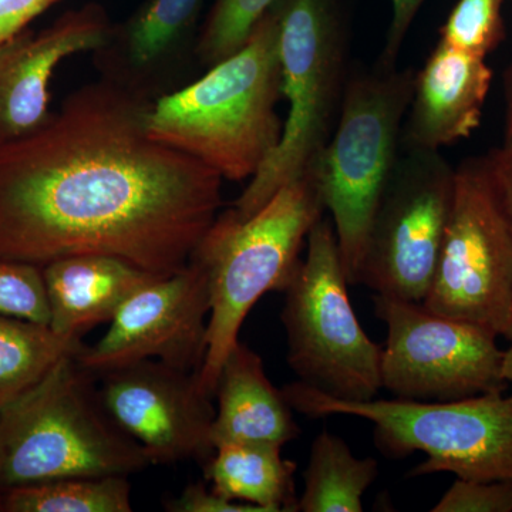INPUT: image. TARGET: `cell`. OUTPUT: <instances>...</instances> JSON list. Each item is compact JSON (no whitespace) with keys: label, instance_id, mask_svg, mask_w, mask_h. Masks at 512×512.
I'll list each match as a JSON object with an SVG mask.
<instances>
[{"label":"cell","instance_id":"cell-1","mask_svg":"<svg viewBox=\"0 0 512 512\" xmlns=\"http://www.w3.org/2000/svg\"><path fill=\"white\" fill-rule=\"evenodd\" d=\"M153 101L100 79L0 144V258L43 268L104 255L183 271L220 214L224 178L148 134Z\"/></svg>","mask_w":512,"mask_h":512},{"label":"cell","instance_id":"cell-7","mask_svg":"<svg viewBox=\"0 0 512 512\" xmlns=\"http://www.w3.org/2000/svg\"><path fill=\"white\" fill-rule=\"evenodd\" d=\"M281 94L289 111L278 146L232 205L248 218L316 163L338 123L345 92V36L335 0H278Z\"/></svg>","mask_w":512,"mask_h":512},{"label":"cell","instance_id":"cell-15","mask_svg":"<svg viewBox=\"0 0 512 512\" xmlns=\"http://www.w3.org/2000/svg\"><path fill=\"white\" fill-rule=\"evenodd\" d=\"M205 0H147L126 22L113 26L94 52L101 79L156 100L190 53L195 55Z\"/></svg>","mask_w":512,"mask_h":512},{"label":"cell","instance_id":"cell-24","mask_svg":"<svg viewBox=\"0 0 512 512\" xmlns=\"http://www.w3.org/2000/svg\"><path fill=\"white\" fill-rule=\"evenodd\" d=\"M505 0H458L441 28V42L485 57L505 39Z\"/></svg>","mask_w":512,"mask_h":512},{"label":"cell","instance_id":"cell-9","mask_svg":"<svg viewBox=\"0 0 512 512\" xmlns=\"http://www.w3.org/2000/svg\"><path fill=\"white\" fill-rule=\"evenodd\" d=\"M423 305L508 339L512 231L483 158L454 170V195L433 282Z\"/></svg>","mask_w":512,"mask_h":512},{"label":"cell","instance_id":"cell-18","mask_svg":"<svg viewBox=\"0 0 512 512\" xmlns=\"http://www.w3.org/2000/svg\"><path fill=\"white\" fill-rule=\"evenodd\" d=\"M214 447L227 441L284 447L299 436L292 407L266 376L264 362L245 343H235L218 377Z\"/></svg>","mask_w":512,"mask_h":512},{"label":"cell","instance_id":"cell-11","mask_svg":"<svg viewBox=\"0 0 512 512\" xmlns=\"http://www.w3.org/2000/svg\"><path fill=\"white\" fill-rule=\"evenodd\" d=\"M454 195L439 151L404 148L370 227L359 284L423 303L433 282Z\"/></svg>","mask_w":512,"mask_h":512},{"label":"cell","instance_id":"cell-19","mask_svg":"<svg viewBox=\"0 0 512 512\" xmlns=\"http://www.w3.org/2000/svg\"><path fill=\"white\" fill-rule=\"evenodd\" d=\"M274 444L227 441L215 446L205 467L212 490L229 500L261 507L265 512L299 511L296 464Z\"/></svg>","mask_w":512,"mask_h":512},{"label":"cell","instance_id":"cell-21","mask_svg":"<svg viewBox=\"0 0 512 512\" xmlns=\"http://www.w3.org/2000/svg\"><path fill=\"white\" fill-rule=\"evenodd\" d=\"M83 346L82 339L59 335L49 325L0 313V409Z\"/></svg>","mask_w":512,"mask_h":512},{"label":"cell","instance_id":"cell-29","mask_svg":"<svg viewBox=\"0 0 512 512\" xmlns=\"http://www.w3.org/2000/svg\"><path fill=\"white\" fill-rule=\"evenodd\" d=\"M57 0H0V46L19 35L28 23Z\"/></svg>","mask_w":512,"mask_h":512},{"label":"cell","instance_id":"cell-32","mask_svg":"<svg viewBox=\"0 0 512 512\" xmlns=\"http://www.w3.org/2000/svg\"><path fill=\"white\" fill-rule=\"evenodd\" d=\"M503 375L508 384H512V342L510 348L505 350Z\"/></svg>","mask_w":512,"mask_h":512},{"label":"cell","instance_id":"cell-23","mask_svg":"<svg viewBox=\"0 0 512 512\" xmlns=\"http://www.w3.org/2000/svg\"><path fill=\"white\" fill-rule=\"evenodd\" d=\"M278 0H215L198 35L195 56L210 67L228 59L248 42L256 25Z\"/></svg>","mask_w":512,"mask_h":512},{"label":"cell","instance_id":"cell-14","mask_svg":"<svg viewBox=\"0 0 512 512\" xmlns=\"http://www.w3.org/2000/svg\"><path fill=\"white\" fill-rule=\"evenodd\" d=\"M113 25L106 10L86 5L39 33H22L0 46V144L39 130L49 113V84L60 62L106 45Z\"/></svg>","mask_w":512,"mask_h":512},{"label":"cell","instance_id":"cell-12","mask_svg":"<svg viewBox=\"0 0 512 512\" xmlns=\"http://www.w3.org/2000/svg\"><path fill=\"white\" fill-rule=\"evenodd\" d=\"M210 286L197 262L158 278L121 305L106 335L83 346L77 362L94 377L140 360L198 372L207 352Z\"/></svg>","mask_w":512,"mask_h":512},{"label":"cell","instance_id":"cell-13","mask_svg":"<svg viewBox=\"0 0 512 512\" xmlns=\"http://www.w3.org/2000/svg\"><path fill=\"white\" fill-rule=\"evenodd\" d=\"M197 373L147 359L97 376L104 410L150 464L208 461L214 454L215 410Z\"/></svg>","mask_w":512,"mask_h":512},{"label":"cell","instance_id":"cell-5","mask_svg":"<svg viewBox=\"0 0 512 512\" xmlns=\"http://www.w3.org/2000/svg\"><path fill=\"white\" fill-rule=\"evenodd\" d=\"M414 82L413 69L379 62L348 77L338 123L311 167L349 285L359 284L370 227L399 161Z\"/></svg>","mask_w":512,"mask_h":512},{"label":"cell","instance_id":"cell-6","mask_svg":"<svg viewBox=\"0 0 512 512\" xmlns=\"http://www.w3.org/2000/svg\"><path fill=\"white\" fill-rule=\"evenodd\" d=\"M292 410L308 417L333 414L369 420L384 456L423 451L412 476L453 473L466 480H512V394H481L450 402L367 400L348 402L302 382L282 389Z\"/></svg>","mask_w":512,"mask_h":512},{"label":"cell","instance_id":"cell-33","mask_svg":"<svg viewBox=\"0 0 512 512\" xmlns=\"http://www.w3.org/2000/svg\"><path fill=\"white\" fill-rule=\"evenodd\" d=\"M507 340H510V342H512V326H511V332H510V335H508V339Z\"/></svg>","mask_w":512,"mask_h":512},{"label":"cell","instance_id":"cell-28","mask_svg":"<svg viewBox=\"0 0 512 512\" xmlns=\"http://www.w3.org/2000/svg\"><path fill=\"white\" fill-rule=\"evenodd\" d=\"M426 0H392L393 18L387 30L386 45L383 47L379 63L386 67H396L397 57L402 50L407 32Z\"/></svg>","mask_w":512,"mask_h":512},{"label":"cell","instance_id":"cell-10","mask_svg":"<svg viewBox=\"0 0 512 512\" xmlns=\"http://www.w3.org/2000/svg\"><path fill=\"white\" fill-rule=\"evenodd\" d=\"M373 302L387 328L382 387L397 399L450 402L507 390L505 350L490 330L419 302L384 295Z\"/></svg>","mask_w":512,"mask_h":512},{"label":"cell","instance_id":"cell-26","mask_svg":"<svg viewBox=\"0 0 512 512\" xmlns=\"http://www.w3.org/2000/svg\"><path fill=\"white\" fill-rule=\"evenodd\" d=\"M433 512H512V480L458 478L443 494Z\"/></svg>","mask_w":512,"mask_h":512},{"label":"cell","instance_id":"cell-25","mask_svg":"<svg viewBox=\"0 0 512 512\" xmlns=\"http://www.w3.org/2000/svg\"><path fill=\"white\" fill-rule=\"evenodd\" d=\"M0 313L49 325V302L40 266L0 258Z\"/></svg>","mask_w":512,"mask_h":512},{"label":"cell","instance_id":"cell-4","mask_svg":"<svg viewBox=\"0 0 512 512\" xmlns=\"http://www.w3.org/2000/svg\"><path fill=\"white\" fill-rule=\"evenodd\" d=\"M76 356L0 409V491L70 477L124 476L150 466L110 419Z\"/></svg>","mask_w":512,"mask_h":512},{"label":"cell","instance_id":"cell-16","mask_svg":"<svg viewBox=\"0 0 512 512\" xmlns=\"http://www.w3.org/2000/svg\"><path fill=\"white\" fill-rule=\"evenodd\" d=\"M491 82L493 70L485 57L440 40L416 73L403 124V147L439 151L470 137L480 127Z\"/></svg>","mask_w":512,"mask_h":512},{"label":"cell","instance_id":"cell-3","mask_svg":"<svg viewBox=\"0 0 512 512\" xmlns=\"http://www.w3.org/2000/svg\"><path fill=\"white\" fill-rule=\"evenodd\" d=\"M325 204L311 168L286 184L248 218L229 210L218 214L192 252L210 286L207 352L198 386L214 399L221 367L238 342L248 313L266 292H284Z\"/></svg>","mask_w":512,"mask_h":512},{"label":"cell","instance_id":"cell-2","mask_svg":"<svg viewBox=\"0 0 512 512\" xmlns=\"http://www.w3.org/2000/svg\"><path fill=\"white\" fill-rule=\"evenodd\" d=\"M278 19L274 8L248 42L197 82L151 104L147 131L225 180L254 177L282 136Z\"/></svg>","mask_w":512,"mask_h":512},{"label":"cell","instance_id":"cell-8","mask_svg":"<svg viewBox=\"0 0 512 512\" xmlns=\"http://www.w3.org/2000/svg\"><path fill=\"white\" fill-rule=\"evenodd\" d=\"M306 242L308 255L284 291L289 366L299 382L335 399H376L383 346L367 336L350 303L332 220L320 218Z\"/></svg>","mask_w":512,"mask_h":512},{"label":"cell","instance_id":"cell-30","mask_svg":"<svg viewBox=\"0 0 512 512\" xmlns=\"http://www.w3.org/2000/svg\"><path fill=\"white\" fill-rule=\"evenodd\" d=\"M483 160L501 210L512 231V154L505 153L500 148L491 151Z\"/></svg>","mask_w":512,"mask_h":512},{"label":"cell","instance_id":"cell-20","mask_svg":"<svg viewBox=\"0 0 512 512\" xmlns=\"http://www.w3.org/2000/svg\"><path fill=\"white\" fill-rule=\"evenodd\" d=\"M379 476L375 458H359L339 436H316L303 473L302 512H362L363 495Z\"/></svg>","mask_w":512,"mask_h":512},{"label":"cell","instance_id":"cell-27","mask_svg":"<svg viewBox=\"0 0 512 512\" xmlns=\"http://www.w3.org/2000/svg\"><path fill=\"white\" fill-rule=\"evenodd\" d=\"M165 510L170 512H265L256 505L229 500L201 483L188 485L181 495L165 504Z\"/></svg>","mask_w":512,"mask_h":512},{"label":"cell","instance_id":"cell-17","mask_svg":"<svg viewBox=\"0 0 512 512\" xmlns=\"http://www.w3.org/2000/svg\"><path fill=\"white\" fill-rule=\"evenodd\" d=\"M49 326L59 335L82 339L100 323L113 320L121 305L157 276L119 258L79 255L43 266Z\"/></svg>","mask_w":512,"mask_h":512},{"label":"cell","instance_id":"cell-22","mask_svg":"<svg viewBox=\"0 0 512 512\" xmlns=\"http://www.w3.org/2000/svg\"><path fill=\"white\" fill-rule=\"evenodd\" d=\"M127 477H70L0 491V512H130Z\"/></svg>","mask_w":512,"mask_h":512},{"label":"cell","instance_id":"cell-31","mask_svg":"<svg viewBox=\"0 0 512 512\" xmlns=\"http://www.w3.org/2000/svg\"><path fill=\"white\" fill-rule=\"evenodd\" d=\"M504 92L507 110H505L504 144L501 148L505 153L512 154V59L504 73Z\"/></svg>","mask_w":512,"mask_h":512}]
</instances>
